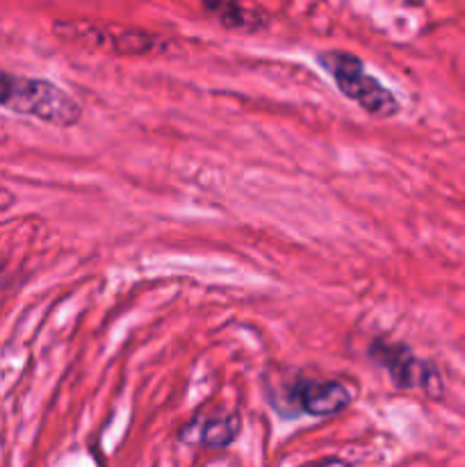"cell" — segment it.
<instances>
[{
	"mask_svg": "<svg viewBox=\"0 0 465 467\" xmlns=\"http://www.w3.org/2000/svg\"><path fill=\"white\" fill-rule=\"evenodd\" d=\"M0 108L57 128H73L82 119V105L57 82L7 71H0Z\"/></svg>",
	"mask_w": 465,
	"mask_h": 467,
	"instance_id": "cell-1",
	"label": "cell"
},
{
	"mask_svg": "<svg viewBox=\"0 0 465 467\" xmlns=\"http://www.w3.org/2000/svg\"><path fill=\"white\" fill-rule=\"evenodd\" d=\"M315 59L322 71L336 82L337 91L345 99L354 100L369 117L392 119L399 114L401 103L395 91L374 78L358 55L346 53V50H324Z\"/></svg>",
	"mask_w": 465,
	"mask_h": 467,
	"instance_id": "cell-2",
	"label": "cell"
},
{
	"mask_svg": "<svg viewBox=\"0 0 465 467\" xmlns=\"http://www.w3.org/2000/svg\"><path fill=\"white\" fill-rule=\"evenodd\" d=\"M55 32L64 39L78 41L80 46H91V48L117 55L162 53L169 44L162 35H155L149 30H132V27L114 30L108 26H94V23H57Z\"/></svg>",
	"mask_w": 465,
	"mask_h": 467,
	"instance_id": "cell-3",
	"label": "cell"
},
{
	"mask_svg": "<svg viewBox=\"0 0 465 467\" xmlns=\"http://www.w3.org/2000/svg\"><path fill=\"white\" fill-rule=\"evenodd\" d=\"M369 356L377 365H381L390 374L392 383L399 390H424L431 400H440L442 379L438 369L427 360L418 358L413 351L401 342L374 340L369 347Z\"/></svg>",
	"mask_w": 465,
	"mask_h": 467,
	"instance_id": "cell-4",
	"label": "cell"
},
{
	"mask_svg": "<svg viewBox=\"0 0 465 467\" xmlns=\"http://www.w3.org/2000/svg\"><path fill=\"white\" fill-rule=\"evenodd\" d=\"M292 401L299 406L304 413L315 418H326L345 410L351 404V392L340 381H315L305 379L292 388Z\"/></svg>",
	"mask_w": 465,
	"mask_h": 467,
	"instance_id": "cell-5",
	"label": "cell"
},
{
	"mask_svg": "<svg viewBox=\"0 0 465 467\" xmlns=\"http://www.w3.org/2000/svg\"><path fill=\"white\" fill-rule=\"evenodd\" d=\"M240 433V418L231 413H214L194 418L181 431V441L199 447H228Z\"/></svg>",
	"mask_w": 465,
	"mask_h": 467,
	"instance_id": "cell-6",
	"label": "cell"
},
{
	"mask_svg": "<svg viewBox=\"0 0 465 467\" xmlns=\"http://www.w3.org/2000/svg\"><path fill=\"white\" fill-rule=\"evenodd\" d=\"M203 5L223 27L231 30H258L264 26L263 12L244 7L240 0H203Z\"/></svg>",
	"mask_w": 465,
	"mask_h": 467,
	"instance_id": "cell-7",
	"label": "cell"
},
{
	"mask_svg": "<svg viewBox=\"0 0 465 467\" xmlns=\"http://www.w3.org/2000/svg\"><path fill=\"white\" fill-rule=\"evenodd\" d=\"M12 201H14V196L9 194V192H5L3 187H0V210L9 208V205H12Z\"/></svg>",
	"mask_w": 465,
	"mask_h": 467,
	"instance_id": "cell-8",
	"label": "cell"
},
{
	"mask_svg": "<svg viewBox=\"0 0 465 467\" xmlns=\"http://www.w3.org/2000/svg\"><path fill=\"white\" fill-rule=\"evenodd\" d=\"M319 467H351V465L342 463V461H326V463H322Z\"/></svg>",
	"mask_w": 465,
	"mask_h": 467,
	"instance_id": "cell-9",
	"label": "cell"
}]
</instances>
